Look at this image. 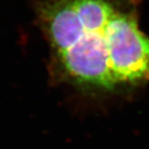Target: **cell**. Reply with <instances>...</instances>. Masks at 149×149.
Wrapping results in <instances>:
<instances>
[{"mask_svg": "<svg viewBox=\"0 0 149 149\" xmlns=\"http://www.w3.org/2000/svg\"><path fill=\"white\" fill-rule=\"evenodd\" d=\"M129 1L41 0L37 22L57 78L82 90L117 86L112 58Z\"/></svg>", "mask_w": 149, "mask_h": 149, "instance_id": "cell-1", "label": "cell"}]
</instances>
